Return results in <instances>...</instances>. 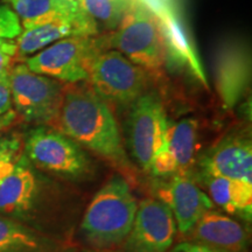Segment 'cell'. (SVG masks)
<instances>
[{
  "label": "cell",
  "mask_w": 252,
  "mask_h": 252,
  "mask_svg": "<svg viewBox=\"0 0 252 252\" xmlns=\"http://www.w3.org/2000/svg\"><path fill=\"white\" fill-rule=\"evenodd\" d=\"M188 235L195 243L204 245L214 252H247V230L237 220L215 210L204 214Z\"/></svg>",
  "instance_id": "13"
},
{
  "label": "cell",
  "mask_w": 252,
  "mask_h": 252,
  "mask_svg": "<svg viewBox=\"0 0 252 252\" xmlns=\"http://www.w3.org/2000/svg\"><path fill=\"white\" fill-rule=\"evenodd\" d=\"M171 252H214L204 245H201L195 242H187V243H181L173 249Z\"/></svg>",
  "instance_id": "24"
},
{
  "label": "cell",
  "mask_w": 252,
  "mask_h": 252,
  "mask_svg": "<svg viewBox=\"0 0 252 252\" xmlns=\"http://www.w3.org/2000/svg\"><path fill=\"white\" fill-rule=\"evenodd\" d=\"M198 123L195 118L169 122L166 144L154 158L150 173L158 179L188 175L197 150Z\"/></svg>",
  "instance_id": "12"
},
{
  "label": "cell",
  "mask_w": 252,
  "mask_h": 252,
  "mask_svg": "<svg viewBox=\"0 0 252 252\" xmlns=\"http://www.w3.org/2000/svg\"><path fill=\"white\" fill-rule=\"evenodd\" d=\"M154 191L157 200L169 208L179 231L184 235H188L197 220L214 208L210 197L188 175L159 179Z\"/></svg>",
  "instance_id": "11"
},
{
  "label": "cell",
  "mask_w": 252,
  "mask_h": 252,
  "mask_svg": "<svg viewBox=\"0 0 252 252\" xmlns=\"http://www.w3.org/2000/svg\"><path fill=\"white\" fill-rule=\"evenodd\" d=\"M8 77L12 104L18 118L36 126L54 124L65 83L30 70L24 62L15 63Z\"/></svg>",
  "instance_id": "5"
},
{
  "label": "cell",
  "mask_w": 252,
  "mask_h": 252,
  "mask_svg": "<svg viewBox=\"0 0 252 252\" xmlns=\"http://www.w3.org/2000/svg\"><path fill=\"white\" fill-rule=\"evenodd\" d=\"M20 19L23 30L60 19H90L76 0H5Z\"/></svg>",
  "instance_id": "17"
},
{
  "label": "cell",
  "mask_w": 252,
  "mask_h": 252,
  "mask_svg": "<svg viewBox=\"0 0 252 252\" xmlns=\"http://www.w3.org/2000/svg\"><path fill=\"white\" fill-rule=\"evenodd\" d=\"M137 209L130 185L123 176L113 175L88 206L81 220V235L94 248L121 244L130 234Z\"/></svg>",
  "instance_id": "2"
},
{
  "label": "cell",
  "mask_w": 252,
  "mask_h": 252,
  "mask_svg": "<svg viewBox=\"0 0 252 252\" xmlns=\"http://www.w3.org/2000/svg\"><path fill=\"white\" fill-rule=\"evenodd\" d=\"M212 196L213 203L228 214L250 222L252 217V182L229 178H200Z\"/></svg>",
  "instance_id": "18"
},
{
  "label": "cell",
  "mask_w": 252,
  "mask_h": 252,
  "mask_svg": "<svg viewBox=\"0 0 252 252\" xmlns=\"http://www.w3.org/2000/svg\"><path fill=\"white\" fill-rule=\"evenodd\" d=\"M197 176L252 182V141L247 131H232L204 151L196 162Z\"/></svg>",
  "instance_id": "9"
},
{
  "label": "cell",
  "mask_w": 252,
  "mask_h": 252,
  "mask_svg": "<svg viewBox=\"0 0 252 252\" xmlns=\"http://www.w3.org/2000/svg\"><path fill=\"white\" fill-rule=\"evenodd\" d=\"M64 200H70V194L63 196L59 186L41 176L24 153L0 186V214L19 222L33 220L48 202L61 204Z\"/></svg>",
  "instance_id": "4"
},
{
  "label": "cell",
  "mask_w": 252,
  "mask_h": 252,
  "mask_svg": "<svg viewBox=\"0 0 252 252\" xmlns=\"http://www.w3.org/2000/svg\"><path fill=\"white\" fill-rule=\"evenodd\" d=\"M106 49L104 36H70L52 43L24 60L30 70L63 83L87 82L94 56Z\"/></svg>",
  "instance_id": "7"
},
{
  "label": "cell",
  "mask_w": 252,
  "mask_h": 252,
  "mask_svg": "<svg viewBox=\"0 0 252 252\" xmlns=\"http://www.w3.org/2000/svg\"><path fill=\"white\" fill-rule=\"evenodd\" d=\"M250 64L248 55L238 48L229 47L220 56L217 63L216 87L223 105L235 108L248 88Z\"/></svg>",
  "instance_id": "15"
},
{
  "label": "cell",
  "mask_w": 252,
  "mask_h": 252,
  "mask_svg": "<svg viewBox=\"0 0 252 252\" xmlns=\"http://www.w3.org/2000/svg\"><path fill=\"white\" fill-rule=\"evenodd\" d=\"M99 32L97 25L91 19H60L23 30L20 35L15 39L18 48L17 63L24 62V60L59 40L70 36L98 35Z\"/></svg>",
  "instance_id": "14"
},
{
  "label": "cell",
  "mask_w": 252,
  "mask_h": 252,
  "mask_svg": "<svg viewBox=\"0 0 252 252\" xmlns=\"http://www.w3.org/2000/svg\"><path fill=\"white\" fill-rule=\"evenodd\" d=\"M88 83L105 103L131 106L145 93L149 74L115 49H102L94 56Z\"/></svg>",
  "instance_id": "6"
},
{
  "label": "cell",
  "mask_w": 252,
  "mask_h": 252,
  "mask_svg": "<svg viewBox=\"0 0 252 252\" xmlns=\"http://www.w3.org/2000/svg\"><path fill=\"white\" fill-rule=\"evenodd\" d=\"M17 52L15 39H0V76L7 75L17 63Z\"/></svg>",
  "instance_id": "22"
},
{
  "label": "cell",
  "mask_w": 252,
  "mask_h": 252,
  "mask_svg": "<svg viewBox=\"0 0 252 252\" xmlns=\"http://www.w3.org/2000/svg\"><path fill=\"white\" fill-rule=\"evenodd\" d=\"M0 252H74L70 245L0 215Z\"/></svg>",
  "instance_id": "16"
},
{
  "label": "cell",
  "mask_w": 252,
  "mask_h": 252,
  "mask_svg": "<svg viewBox=\"0 0 252 252\" xmlns=\"http://www.w3.org/2000/svg\"><path fill=\"white\" fill-rule=\"evenodd\" d=\"M176 230L169 208L157 198H146L138 206L125 251L167 252L174 242Z\"/></svg>",
  "instance_id": "10"
},
{
  "label": "cell",
  "mask_w": 252,
  "mask_h": 252,
  "mask_svg": "<svg viewBox=\"0 0 252 252\" xmlns=\"http://www.w3.org/2000/svg\"><path fill=\"white\" fill-rule=\"evenodd\" d=\"M18 115L13 109L0 116V134L4 131L8 130L9 127H12L18 122Z\"/></svg>",
  "instance_id": "25"
},
{
  "label": "cell",
  "mask_w": 252,
  "mask_h": 252,
  "mask_svg": "<svg viewBox=\"0 0 252 252\" xmlns=\"http://www.w3.org/2000/svg\"><path fill=\"white\" fill-rule=\"evenodd\" d=\"M169 121L160 97L144 93L131 105L128 116V146L133 159L145 172L166 144Z\"/></svg>",
  "instance_id": "8"
},
{
  "label": "cell",
  "mask_w": 252,
  "mask_h": 252,
  "mask_svg": "<svg viewBox=\"0 0 252 252\" xmlns=\"http://www.w3.org/2000/svg\"><path fill=\"white\" fill-rule=\"evenodd\" d=\"M24 153V139L17 133L0 134V186Z\"/></svg>",
  "instance_id": "20"
},
{
  "label": "cell",
  "mask_w": 252,
  "mask_h": 252,
  "mask_svg": "<svg viewBox=\"0 0 252 252\" xmlns=\"http://www.w3.org/2000/svg\"><path fill=\"white\" fill-rule=\"evenodd\" d=\"M52 127L125 174L133 172L115 115L88 82L65 84L59 116Z\"/></svg>",
  "instance_id": "1"
},
{
  "label": "cell",
  "mask_w": 252,
  "mask_h": 252,
  "mask_svg": "<svg viewBox=\"0 0 252 252\" xmlns=\"http://www.w3.org/2000/svg\"><path fill=\"white\" fill-rule=\"evenodd\" d=\"M23 32L20 19L8 5H0V39L14 40Z\"/></svg>",
  "instance_id": "21"
},
{
  "label": "cell",
  "mask_w": 252,
  "mask_h": 252,
  "mask_svg": "<svg viewBox=\"0 0 252 252\" xmlns=\"http://www.w3.org/2000/svg\"><path fill=\"white\" fill-rule=\"evenodd\" d=\"M8 74L0 76V116L12 110V106H13Z\"/></svg>",
  "instance_id": "23"
},
{
  "label": "cell",
  "mask_w": 252,
  "mask_h": 252,
  "mask_svg": "<svg viewBox=\"0 0 252 252\" xmlns=\"http://www.w3.org/2000/svg\"><path fill=\"white\" fill-rule=\"evenodd\" d=\"M24 154L39 171L69 181H83L94 172L90 157L58 128L37 125L25 135Z\"/></svg>",
  "instance_id": "3"
},
{
  "label": "cell",
  "mask_w": 252,
  "mask_h": 252,
  "mask_svg": "<svg viewBox=\"0 0 252 252\" xmlns=\"http://www.w3.org/2000/svg\"><path fill=\"white\" fill-rule=\"evenodd\" d=\"M82 11L97 27L108 32L115 31L124 17L132 0H76Z\"/></svg>",
  "instance_id": "19"
}]
</instances>
